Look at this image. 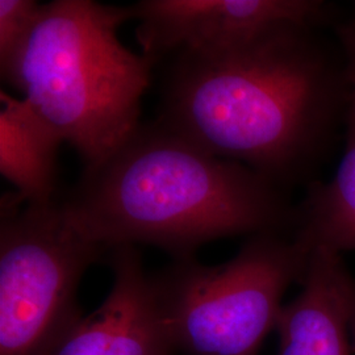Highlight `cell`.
<instances>
[{"mask_svg": "<svg viewBox=\"0 0 355 355\" xmlns=\"http://www.w3.org/2000/svg\"><path fill=\"white\" fill-rule=\"evenodd\" d=\"M173 58L157 121L283 190L312 177L346 125V61L321 28L278 23Z\"/></svg>", "mask_w": 355, "mask_h": 355, "instance_id": "cell-1", "label": "cell"}, {"mask_svg": "<svg viewBox=\"0 0 355 355\" xmlns=\"http://www.w3.org/2000/svg\"><path fill=\"white\" fill-rule=\"evenodd\" d=\"M283 191L154 121L85 168L60 202L76 228L105 250L145 243L183 261L207 242L292 228L295 207Z\"/></svg>", "mask_w": 355, "mask_h": 355, "instance_id": "cell-2", "label": "cell"}, {"mask_svg": "<svg viewBox=\"0 0 355 355\" xmlns=\"http://www.w3.org/2000/svg\"><path fill=\"white\" fill-rule=\"evenodd\" d=\"M130 19L133 6L42 4L7 80L74 148L85 168L101 164L141 125L154 64L119 40Z\"/></svg>", "mask_w": 355, "mask_h": 355, "instance_id": "cell-3", "label": "cell"}, {"mask_svg": "<svg viewBox=\"0 0 355 355\" xmlns=\"http://www.w3.org/2000/svg\"><path fill=\"white\" fill-rule=\"evenodd\" d=\"M309 252L292 237L252 236L227 263L175 261L154 275L166 324L189 355H257L277 328L282 299L302 282Z\"/></svg>", "mask_w": 355, "mask_h": 355, "instance_id": "cell-4", "label": "cell"}, {"mask_svg": "<svg viewBox=\"0 0 355 355\" xmlns=\"http://www.w3.org/2000/svg\"><path fill=\"white\" fill-rule=\"evenodd\" d=\"M23 204L16 192L1 196L0 355H42L74 325L80 279L105 252L60 200Z\"/></svg>", "mask_w": 355, "mask_h": 355, "instance_id": "cell-5", "label": "cell"}, {"mask_svg": "<svg viewBox=\"0 0 355 355\" xmlns=\"http://www.w3.org/2000/svg\"><path fill=\"white\" fill-rule=\"evenodd\" d=\"M133 12L142 55L153 64L278 23L322 29L341 21L336 6L321 0H142Z\"/></svg>", "mask_w": 355, "mask_h": 355, "instance_id": "cell-6", "label": "cell"}, {"mask_svg": "<svg viewBox=\"0 0 355 355\" xmlns=\"http://www.w3.org/2000/svg\"><path fill=\"white\" fill-rule=\"evenodd\" d=\"M114 284L103 304L80 318L42 355H171L175 346L166 324L154 275L139 250H112Z\"/></svg>", "mask_w": 355, "mask_h": 355, "instance_id": "cell-7", "label": "cell"}, {"mask_svg": "<svg viewBox=\"0 0 355 355\" xmlns=\"http://www.w3.org/2000/svg\"><path fill=\"white\" fill-rule=\"evenodd\" d=\"M300 283V293L280 311L278 355H350L355 280L341 254L312 250Z\"/></svg>", "mask_w": 355, "mask_h": 355, "instance_id": "cell-8", "label": "cell"}, {"mask_svg": "<svg viewBox=\"0 0 355 355\" xmlns=\"http://www.w3.org/2000/svg\"><path fill=\"white\" fill-rule=\"evenodd\" d=\"M0 173L26 204L55 200L57 158L64 141L26 99L0 92Z\"/></svg>", "mask_w": 355, "mask_h": 355, "instance_id": "cell-9", "label": "cell"}, {"mask_svg": "<svg viewBox=\"0 0 355 355\" xmlns=\"http://www.w3.org/2000/svg\"><path fill=\"white\" fill-rule=\"evenodd\" d=\"M293 240L309 253L327 249L355 252V85L345 125V149L334 175L311 182L304 199L295 207Z\"/></svg>", "mask_w": 355, "mask_h": 355, "instance_id": "cell-10", "label": "cell"}, {"mask_svg": "<svg viewBox=\"0 0 355 355\" xmlns=\"http://www.w3.org/2000/svg\"><path fill=\"white\" fill-rule=\"evenodd\" d=\"M42 4L33 0H0V74L8 80L37 24Z\"/></svg>", "mask_w": 355, "mask_h": 355, "instance_id": "cell-11", "label": "cell"}, {"mask_svg": "<svg viewBox=\"0 0 355 355\" xmlns=\"http://www.w3.org/2000/svg\"><path fill=\"white\" fill-rule=\"evenodd\" d=\"M333 29L346 61L350 83L355 85V16L341 20Z\"/></svg>", "mask_w": 355, "mask_h": 355, "instance_id": "cell-12", "label": "cell"}, {"mask_svg": "<svg viewBox=\"0 0 355 355\" xmlns=\"http://www.w3.org/2000/svg\"><path fill=\"white\" fill-rule=\"evenodd\" d=\"M350 336H352V343H353V346H355V296L353 311H352V318H350Z\"/></svg>", "mask_w": 355, "mask_h": 355, "instance_id": "cell-13", "label": "cell"}]
</instances>
